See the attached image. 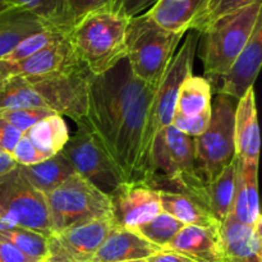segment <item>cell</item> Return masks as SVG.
I'll use <instances>...</instances> for the list:
<instances>
[{
    "label": "cell",
    "instance_id": "cell-1",
    "mask_svg": "<svg viewBox=\"0 0 262 262\" xmlns=\"http://www.w3.org/2000/svg\"><path fill=\"white\" fill-rule=\"evenodd\" d=\"M155 91L156 87L133 76L127 59L90 78L87 110L78 128L89 132L123 187H148L152 181L146 135Z\"/></svg>",
    "mask_w": 262,
    "mask_h": 262
},
{
    "label": "cell",
    "instance_id": "cell-2",
    "mask_svg": "<svg viewBox=\"0 0 262 262\" xmlns=\"http://www.w3.org/2000/svg\"><path fill=\"white\" fill-rule=\"evenodd\" d=\"M128 19L109 10L84 17L68 33L77 60L92 74L101 76L127 58L125 30Z\"/></svg>",
    "mask_w": 262,
    "mask_h": 262
},
{
    "label": "cell",
    "instance_id": "cell-3",
    "mask_svg": "<svg viewBox=\"0 0 262 262\" xmlns=\"http://www.w3.org/2000/svg\"><path fill=\"white\" fill-rule=\"evenodd\" d=\"M150 188L184 193L207 209L206 186L202 183L194 164L193 138L169 125L154 147V177Z\"/></svg>",
    "mask_w": 262,
    "mask_h": 262
},
{
    "label": "cell",
    "instance_id": "cell-4",
    "mask_svg": "<svg viewBox=\"0 0 262 262\" xmlns=\"http://www.w3.org/2000/svg\"><path fill=\"white\" fill-rule=\"evenodd\" d=\"M183 35L156 25L147 13L128 20L125 30L127 60L133 76L158 87Z\"/></svg>",
    "mask_w": 262,
    "mask_h": 262
},
{
    "label": "cell",
    "instance_id": "cell-5",
    "mask_svg": "<svg viewBox=\"0 0 262 262\" xmlns=\"http://www.w3.org/2000/svg\"><path fill=\"white\" fill-rule=\"evenodd\" d=\"M261 9L262 2H257L215 20L201 32L205 78L211 87L247 45Z\"/></svg>",
    "mask_w": 262,
    "mask_h": 262
},
{
    "label": "cell",
    "instance_id": "cell-6",
    "mask_svg": "<svg viewBox=\"0 0 262 262\" xmlns=\"http://www.w3.org/2000/svg\"><path fill=\"white\" fill-rule=\"evenodd\" d=\"M238 100L217 94L211 100V118L207 129L193 138L194 164L205 186L217 178L235 159L234 114Z\"/></svg>",
    "mask_w": 262,
    "mask_h": 262
},
{
    "label": "cell",
    "instance_id": "cell-7",
    "mask_svg": "<svg viewBox=\"0 0 262 262\" xmlns=\"http://www.w3.org/2000/svg\"><path fill=\"white\" fill-rule=\"evenodd\" d=\"M45 200L53 233L112 217V199L77 173L46 193Z\"/></svg>",
    "mask_w": 262,
    "mask_h": 262
},
{
    "label": "cell",
    "instance_id": "cell-8",
    "mask_svg": "<svg viewBox=\"0 0 262 262\" xmlns=\"http://www.w3.org/2000/svg\"><path fill=\"white\" fill-rule=\"evenodd\" d=\"M201 33L191 30L186 36L181 49L174 54L165 74L156 87L155 95L148 109L147 135H146V158L154 177V147L164 130L171 125L179 87L192 74L193 59L196 55Z\"/></svg>",
    "mask_w": 262,
    "mask_h": 262
},
{
    "label": "cell",
    "instance_id": "cell-9",
    "mask_svg": "<svg viewBox=\"0 0 262 262\" xmlns=\"http://www.w3.org/2000/svg\"><path fill=\"white\" fill-rule=\"evenodd\" d=\"M0 223L53 234L45 194L31 186L19 168L0 177Z\"/></svg>",
    "mask_w": 262,
    "mask_h": 262
},
{
    "label": "cell",
    "instance_id": "cell-10",
    "mask_svg": "<svg viewBox=\"0 0 262 262\" xmlns=\"http://www.w3.org/2000/svg\"><path fill=\"white\" fill-rule=\"evenodd\" d=\"M92 74L83 66L37 77H25L43 105L60 117H68L77 125L87 110L89 83Z\"/></svg>",
    "mask_w": 262,
    "mask_h": 262
},
{
    "label": "cell",
    "instance_id": "cell-11",
    "mask_svg": "<svg viewBox=\"0 0 262 262\" xmlns=\"http://www.w3.org/2000/svg\"><path fill=\"white\" fill-rule=\"evenodd\" d=\"M113 227L112 217H107L53 233L42 262H91Z\"/></svg>",
    "mask_w": 262,
    "mask_h": 262
},
{
    "label": "cell",
    "instance_id": "cell-12",
    "mask_svg": "<svg viewBox=\"0 0 262 262\" xmlns=\"http://www.w3.org/2000/svg\"><path fill=\"white\" fill-rule=\"evenodd\" d=\"M61 152L68 159L74 173L79 174L109 197L123 187L107 159L83 128H78L76 135L69 137Z\"/></svg>",
    "mask_w": 262,
    "mask_h": 262
},
{
    "label": "cell",
    "instance_id": "cell-13",
    "mask_svg": "<svg viewBox=\"0 0 262 262\" xmlns=\"http://www.w3.org/2000/svg\"><path fill=\"white\" fill-rule=\"evenodd\" d=\"M262 63V15L257 19L248 40L230 68L212 84L217 94L239 100L252 89Z\"/></svg>",
    "mask_w": 262,
    "mask_h": 262
},
{
    "label": "cell",
    "instance_id": "cell-14",
    "mask_svg": "<svg viewBox=\"0 0 262 262\" xmlns=\"http://www.w3.org/2000/svg\"><path fill=\"white\" fill-rule=\"evenodd\" d=\"M110 199L113 225L123 229L135 230L163 211L159 191L146 186L122 187Z\"/></svg>",
    "mask_w": 262,
    "mask_h": 262
},
{
    "label": "cell",
    "instance_id": "cell-15",
    "mask_svg": "<svg viewBox=\"0 0 262 262\" xmlns=\"http://www.w3.org/2000/svg\"><path fill=\"white\" fill-rule=\"evenodd\" d=\"M262 220L256 225L238 222L230 212L219 225L223 262H262Z\"/></svg>",
    "mask_w": 262,
    "mask_h": 262
},
{
    "label": "cell",
    "instance_id": "cell-16",
    "mask_svg": "<svg viewBox=\"0 0 262 262\" xmlns=\"http://www.w3.org/2000/svg\"><path fill=\"white\" fill-rule=\"evenodd\" d=\"M260 128L257 122L255 91L248 90L237 102L234 114L235 156L247 164L258 165Z\"/></svg>",
    "mask_w": 262,
    "mask_h": 262
},
{
    "label": "cell",
    "instance_id": "cell-17",
    "mask_svg": "<svg viewBox=\"0 0 262 262\" xmlns=\"http://www.w3.org/2000/svg\"><path fill=\"white\" fill-rule=\"evenodd\" d=\"M161 250L163 248L152 245L133 230L113 227L91 262L146 260Z\"/></svg>",
    "mask_w": 262,
    "mask_h": 262
},
{
    "label": "cell",
    "instance_id": "cell-18",
    "mask_svg": "<svg viewBox=\"0 0 262 262\" xmlns=\"http://www.w3.org/2000/svg\"><path fill=\"white\" fill-rule=\"evenodd\" d=\"M164 250L174 251L194 262H223L219 227L184 225Z\"/></svg>",
    "mask_w": 262,
    "mask_h": 262
},
{
    "label": "cell",
    "instance_id": "cell-19",
    "mask_svg": "<svg viewBox=\"0 0 262 262\" xmlns=\"http://www.w3.org/2000/svg\"><path fill=\"white\" fill-rule=\"evenodd\" d=\"M13 64H14V74L22 77L43 76V74L73 68L76 66H82L74 56L67 35L49 43L30 58Z\"/></svg>",
    "mask_w": 262,
    "mask_h": 262
},
{
    "label": "cell",
    "instance_id": "cell-20",
    "mask_svg": "<svg viewBox=\"0 0 262 262\" xmlns=\"http://www.w3.org/2000/svg\"><path fill=\"white\" fill-rule=\"evenodd\" d=\"M258 165L247 164L237 158L235 193L232 215L247 225H256L261 219L258 204Z\"/></svg>",
    "mask_w": 262,
    "mask_h": 262
},
{
    "label": "cell",
    "instance_id": "cell-21",
    "mask_svg": "<svg viewBox=\"0 0 262 262\" xmlns=\"http://www.w3.org/2000/svg\"><path fill=\"white\" fill-rule=\"evenodd\" d=\"M206 0H159L147 13L164 30L184 35L194 30Z\"/></svg>",
    "mask_w": 262,
    "mask_h": 262
},
{
    "label": "cell",
    "instance_id": "cell-22",
    "mask_svg": "<svg viewBox=\"0 0 262 262\" xmlns=\"http://www.w3.org/2000/svg\"><path fill=\"white\" fill-rule=\"evenodd\" d=\"M51 27L22 8H10L0 14V60H4L23 40Z\"/></svg>",
    "mask_w": 262,
    "mask_h": 262
},
{
    "label": "cell",
    "instance_id": "cell-23",
    "mask_svg": "<svg viewBox=\"0 0 262 262\" xmlns=\"http://www.w3.org/2000/svg\"><path fill=\"white\" fill-rule=\"evenodd\" d=\"M159 196L163 211L183 225L201 228H214L220 225L204 205L188 194L159 191Z\"/></svg>",
    "mask_w": 262,
    "mask_h": 262
},
{
    "label": "cell",
    "instance_id": "cell-24",
    "mask_svg": "<svg viewBox=\"0 0 262 262\" xmlns=\"http://www.w3.org/2000/svg\"><path fill=\"white\" fill-rule=\"evenodd\" d=\"M18 168L31 186L43 194L55 189L74 173L71 163L61 151L38 164L27 166L18 165Z\"/></svg>",
    "mask_w": 262,
    "mask_h": 262
},
{
    "label": "cell",
    "instance_id": "cell-25",
    "mask_svg": "<svg viewBox=\"0 0 262 262\" xmlns=\"http://www.w3.org/2000/svg\"><path fill=\"white\" fill-rule=\"evenodd\" d=\"M235 171L237 156L225 166L214 182L206 186L207 210L219 224H222L232 212L235 193Z\"/></svg>",
    "mask_w": 262,
    "mask_h": 262
},
{
    "label": "cell",
    "instance_id": "cell-26",
    "mask_svg": "<svg viewBox=\"0 0 262 262\" xmlns=\"http://www.w3.org/2000/svg\"><path fill=\"white\" fill-rule=\"evenodd\" d=\"M25 135L36 148L49 156L60 152L71 137L63 117L58 114H51L43 118L25 132Z\"/></svg>",
    "mask_w": 262,
    "mask_h": 262
},
{
    "label": "cell",
    "instance_id": "cell-27",
    "mask_svg": "<svg viewBox=\"0 0 262 262\" xmlns=\"http://www.w3.org/2000/svg\"><path fill=\"white\" fill-rule=\"evenodd\" d=\"M212 87L205 77H187L179 87L176 102V114L193 117L211 106Z\"/></svg>",
    "mask_w": 262,
    "mask_h": 262
},
{
    "label": "cell",
    "instance_id": "cell-28",
    "mask_svg": "<svg viewBox=\"0 0 262 262\" xmlns=\"http://www.w3.org/2000/svg\"><path fill=\"white\" fill-rule=\"evenodd\" d=\"M25 107L46 106L25 77L13 74L0 83V112Z\"/></svg>",
    "mask_w": 262,
    "mask_h": 262
},
{
    "label": "cell",
    "instance_id": "cell-29",
    "mask_svg": "<svg viewBox=\"0 0 262 262\" xmlns=\"http://www.w3.org/2000/svg\"><path fill=\"white\" fill-rule=\"evenodd\" d=\"M10 7L22 8L40 18L46 25L68 33L72 23L66 0H5Z\"/></svg>",
    "mask_w": 262,
    "mask_h": 262
},
{
    "label": "cell",
    "instance_id": "cell-30",
    "mask_svg": "<svg viewBox=\"0 0 262 262\" xmlns=\"http://www.w3.org/2000/svg\"><path fill=\"white\" fill-rule=\"evenodd\" d=\"M0 242L9 243L26 255L41 261L48 252V237L19 225L0 223Z\"/></svg>",
    "mask_w": 262,
    "mask_h": 262
},
{
    "label": "cell",
    "instance_id": "cell-31",
    "mask_svg": "<svg viewBox=\"0 0 262 262\" xmlns=\"http://www.w3.org/2000/svg\"><path fill=\"white\" fill-rule=\"evenodd\" d=\"M183 227L184 225L181 222L174 219L166 212L161 211L158 216H155L146 224L140 225L133 232L164 250Z\"/></svg>",
    "mask_w": 262,
    "mask_h": 262
},
{
    "label": "cell",
    "instance_id": "cell-32",
    "mask_svg": "<svg viewBox=\"0 0 262 262\" xmlns=\"http://www.w3.org/2000/svg\"><path fill=\"white\" fill-rule=\"evenodd\" d=\"M66 35L67 33L58 30V28H45V30L40 31V32L35 33V35L30 36V37H27L26 40H23L22 42H20L19 45H18L17 48L4 59V60L9 61V63H18V61L25 60V59L30 58L31 55H33L35 53L40 51L41 49H43L45 46H48L49 43L64 37Z\"/></svg>",
    "mask_w": 262,
    "mask_h": 262
},
{
    "label": "cell",
    "instance_id": "cell-33",
    "mask_svg": "<svg viewBox=\"0 0 262 262\" xmlns=\"http://www.w3.org/2000/svg\"><path fill=\"white\" fill-rule=\"evenodd\" d=\"M257 2H261V0H206V4L194 30L199 31L200 33L204 32L215 20Z\"/></svg>",
    "mask_w": 262,
    "mask_h": 262
},
{
    "label": "cell",
    "instance_id": "cell-34",
    "mask_svg": "<svg viewBox=\"0 0 262 262\" xmlns=\"http://www.w3.org/2000/svg\"><path fill=\"white\" fill-rule=\"evenodd\" d=\"M55 114L48 107H25V109L3 110L0 112V119H4L19 132L25 133L31 127L42 120L43 118Z\"/></svg>",
    "mask_w": 262,
    "mask_h": 262
},
{
    "label": "cell",
    "instance_id": "cell-35",
    "mask_svg": "<svg viewBox=\"0 0 262 262\" xmlns=\"http://www.w3.org/2000/svg\"><path fill=\"white\" fill-rule=\"evenodd\" d=\"M210 118H211V106L205 110V112L200 113V114L193 115V117H184V115L174 113L171 125L177 128L179 132L194 138L201 136L207 129Z\"/></svg>",
    "mask_w": 262,
    "mask_h": 262
},
{
    "label": "cell",
    "instance_id": "cell-36",
    "mask_svg": "<svg viewBox=\"0 0 262 262\" xmlns=\"http://www.w3.org/2000/svg\"><path fill=\"white\" fill-rule=\"evenodd\" d=\"M66 5L73 28L87 15L109 10L110 0H66Z\"/></svg>",
    "mask_w": 262,
    "mask_h": 262
},
{
    "label": "cell",
    "instance_id": "cell-37",
    "mask_svg": "<svg viewBox=\"0 0 262 262\" xmlns=\"http://www.w3.org/2000/svg\"><path fill=\"white\" fill-rule=\"evenodd\" d=\"M12 156L18 165L23 166L38 164L41 163V161L46 160V159L51 158V156L46 155L45 152H42V151H40L38 148H36L35 146L32 145V142L28 140V137L25 133H22V136H20L19 141H18L14 150H13Z\"/></svg>",
    "mask_w": 262,
    "mask_h": 262
},
{
    "label": "cell",
    "instance_id": "cell-38",
    "mask_svg": "<svg viewBox=\"0 0 262 262\" xmlns=\"http://www.w3.org/2000/svg\"><path fill=\"white\" fill-rule=\"evenodd\" d=\"M158 2L159 0H110L109 12L129 20L148 12Z\"/></svg>",
    "mask_w": 262,
    "mask_h": 262
},
{
    "label": "cell",
    "instance_id": "cell-39",
    "mask_svg": "<svg viewBox=\"0 0 262 262\" xmlns=\"http://www.w3.org/2000/svg\"><path fill=\"white\" fill-rule=\"evenodd\" d=\"M20 136H22V132L5 122L4 119H0V151L12 155Z\"/></svg>",
    "mask_w": 262,
    "mask_h": 262
},
{
    "label": "cell",
    "instance_id": "cell-40",
    "mask_svg": "<svg viewBox=\"0 0 262 262\" xmlns=\"http://www.w3.org/2000/svg\"><path fill=\"white\" fill-rule=\"evenodd\" d=\"M0 262H42L26 255L9 243L0 242Z\"/></svg>",
    "mask_w": 262,
    "mask_h": 262
},
{
    "label": "cell",
    "instance_id": "cell-41",
    "mask_svg": "<svg viewBox=\"0 0 262 262\" xmlns=\"http://www.w3.org/2000/svg\"><path fill=\"white\" fill-rule=\"evenodd\" d=\"M146 262H194L191 258L169 250H161L155 255L146 258Z\"/></svg>",
    "mask_w": 262,
    "mask_h": 262
},
{
    "label": "cell",
    "instance_id": "cell-42",
    "mask_svg": "<svg viewBox=\"0 0 262 262\" xmlns=\"http://www.w3.org/2000/svg\"><path fill=\"white\" fill-rule=\"evenodd\" d=\"M17 165L18 164L15 163L12 155L0 151V177L4 176V174H7V173H9L10 170H13L14 168H17Z\"/></svg>",
    "mask_w": 262,
    "mask_h": 262
},
{
    "label": "cell",
    "instance_id": "cell-43",
    "mask_svg": "<svg viewBox=\"0 0 262 262\" xmlns=\"http://www.w3.org/2000/svg\"><path fill=\"white\" fill-rule=\"evenodd\" d=\"M13 74H14V64L0 60V83Z\"/></svg>",
    "mask_w": 262,
    "mask_h": 262
},
{
    "label": "cell",
    "instance_id": "cell-44",
    "mask_svg": "<svg viewBox=\"0 0 262 262\" xmlns=\"http://www.w3.org/2000/svg\"><path fill=\"white\" fill-rule=\"evenodd\" d=\"M10 8H13V7H10V5L8 4L5 0H0V14L4 12H7V10L10 9Z\"/></svg>",
    "mask_w": 262,
    "mask_h": 262
},
{
    "label": "cell",
    "instance_id": "cell-45",
    "mask_svg": "<svg viewBox=\"0 0 262 262\" xmlns=\"http://www.w3.org/2000/svg\"><path fill=\"white\" fill-rule=\"evenodd\" d=\"M119 262H146V260H132V261H119Z\"/></svg>",
    "mask_w": 262,
    "mask_h": 262
}]
</instances>
